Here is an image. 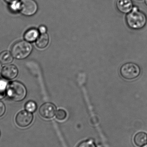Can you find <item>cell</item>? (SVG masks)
<instances>
[{"label":"cell","instance_id":"cell-6","mask_svg":"<svg viewBox=\"0 0 147 147\" xmlns=\"http://www.w3.org/2000/svg\"><path fill=\"white\" fill-rule=\"evenodd\" d=\"M33 120V116L31 112L22 111L16 117V124L21 127H26L30 125Z\"/></svg>","mask_w":147,"mask_h":147},{"label":"cell","instance_id":"cell-9","mask_svg":"<svg viewBox=\"0 0 147 147\" xmlns=\"http://www.w3.org/2000/svg\"><path fill=\"white\" fill-rule=\"evenodd\" d=\"M18 70L16 66L14 65H8L3 68L1 75L3 78L8 80H13L17 77Z\"/></svg>","mask_w":147,"mask_h":147},{"label":"cell","instance_id":"cell-22","mask_svg":"<svg viewBox=\"0 0 147 147\" xmlns=\"http://www.w3.org/2000/svg\"><path fill=\"white\" fill-rule=\"evenodd\" d=\"M2 70V65L1 63H0V73H1V71Z\"/></svg>","mask_w":147,"mask_h":147},{"label":"cell","instance_id":"cell-24","mask_svg":"<svg viewBox=\"0 0 147 147\" xmlns=\"http://www.w3.org/2000/svg\"><path fill=\"white\" fill-rule=\"evenodd\" d=\"M142 147H147V145L146 144V145H145V146H143Z\"/></svg>","mask_w":147,"mask_h":147},{"label":"cell","instance_id":"cell-12","mask_svg":"<svg viewBox=\"0 0 147 147\" xmlns=\"http://www.w3.org/2000/svg\"><path fill=\"white\" fill-rule=\"evenodd\" d=\"M134 143L136 146L142 147L147 143V135L144 132H140L134 137Z\"/></svg>","mask_w":147,"mask_h":147},{"label":"cell","instance_id":"cell-23","mask_svg":"<svg viewBox=\"0 0 147 147\" xmlns=\"http://www.w3.org/2000/svg\"><path fill=\"white\" fill-rule=\"evenodd\" d=\"M145 4H146V5L147 6V0H145Z\"/></svg>","mask_w":147,"mask_h":147},{"label":"cell","instance_id":"cell-18","mask_svg":"<svg viewBox=\"0 0 147 147\" xmlns=\"http://www.w3.org/2000/svg\"><path fill=\"white\" fill-rule=\"evenodd\" d=\"M77 147H96L94 142L91 140L83 142Z\"/></svg>","mask_w":147,"mask_h":147},{"label":"cell","instance_id":"cell-14","mask_svg":"<svg viewBox=\"0 0 147 147\" xmlns=\"http://www.w3.org/2000/svg\"><path fill=\"white\" fill-rule=\"evenodd\" d=\"M8 9L9 12L13 14H17L20 13L21 9V0L15 1L8 4Z\"/></svg>","mask_w":147,"mask_h":147},{"label":"cell","instance_id":"cell-21","mask_svg":"<svg viewBox=\"0 0 147 147\" xmlns=\"http://www.w3.org/2000/svg\"><path fill=\"white\" fill-rule=\"evenodd\" d=\"M6 3L9 4L10 3L13 2L15 1H20V0H3Z\"/></svg>","mask_w":147,"mask_h":147},{"label":"cell","instance_id":"cell-2","mask_svg":"<svg viewBox=\"0 0 147 147\" xmlns=\"http://www.w3.org/2000/svg\"><path fill=\"white\" fill-rule=\"evenodd\" d=\"M7 95L10 99L16 102L22 101L27 94L25 86L19 81H14L9 83L7 88Z\"/></svg>","mask_w":147,"mask_h":147},{"label":"cell","instance_id":"cell-4","mask_svg":"<svg viewBox=\"0 0 147 147\" xmlns=\"http://www.w3.org/2000/svg\"><path fill=\"white\" fill-rule=\"evenodd\" d=\"M121 76L127 80L137 78L141 73L140 66L133 63H127L121 67L120 71Z\"/></svg>","mask_w":147,"mask_h":147},{"label":"cell","instance_id":"cell-15","mask_svg":"<svg viewBox=\"0 0 147 147\" xmlns=\"http://www.w3.org/2000/svg\"><path fill=\"white\" fill-rule=\"evenodd\" d=\"M7 82L0 79V99H2L7 94Z\"/></svg>","mask_w":147,"mask_h":147},{"label":"cell","instance_id":"cell-8","mask_svg":"<svg viewBox=\"0 0 147 147\" xmlns=\"http://www.w3.org/2000/svg\"><path fill=\"white\" fill-rule=\"evenodd\" d=\"M116 6L117 10L124 14L130 13L134 6L132 0H117Z\"/></svg>","mask_w":147,"mask_h":147},{"label":"cell","instance_id":"cell-1","mask_svg":"<svg viewBox=\"0 0 147 147\" xmlns=\"http://www.w3.org/2000/svg\"><path fill=\"white\" fill-rule=\"evenodd\" d=\"M147 20L146 14L137 6H134L132 11L127 14L126 17L127 25L133 30H140L144 28Z\"/></svg>","mask_w":147,"mask_h":147},{"label":"cell","instance_id":"cell-5","mask_svg":"<svg viewBox=\"0 0 147 147\" xmlns=\"http://www.w3.org/2000/svg\"><path fill=\"white\" fill-rule=\"evenodd\" d=\"M20 13L26 16H32L38 12L39 6L35 0H21Z\"/></svg>","mask_w":147,"mask_h":147},{"label":"cell","instance_id":"cell-3","mask_svg":"<svg viewBox=\"0 0 147 147\" xmlns=\"http://www.w3.org/2000/svg\"><path fill=\"white\" fill-rule=\"evenodd\" d=\"M33 47L26 40H21L15 43L12 48L11 53L14 58L23 59L27 57L32 52Z\"/></svg>","mask_w":147,"mask_h":147},{"label":"cell","instance_id":"cell-10","mask_svg":"<svg viewBox=\"0 0 147 147\" xmlns=\"http://www.w3.org/2000/svg\"><path fill=\"white\" fill-rule=\"evenodd\" d=\"M39 32L38 29L35 28H30L24 34V39L28 42H33L36 40L39 37Z\"/></svg>","mask_w":147,"mask_h":147},{"label":"cell","instance_id":"cell-11","mask_svg":"<svg viewBox=\"0 0 147 147\" xmlns=\"http://www.w3.org/2000/svg\"><path fill=\"white\" fill-rule=\"evenodd\" d=\"M49 36L46 33L42 34L36 40L35 44L38 48L44 49L47 46L49 43Z\"/></svg>","mask_w":147,"mask_h":147},{"label":"cell","instance_id":"cell-7","mask_svg":"<svg viewBox=\"0 0 147 147\" xmlns=\"http://www.w3.org/2000/svg\"><path fill=\"white\" fill-rule=\"evenodd\" d=\"M39 113L43 118L51 119L56 114V106L52 103H45L39 108Z\"/></svg>","mask_w":147,"mask_h":147},{"label":"cell","instance_id":"cell-16","mask_svg":"<svg viewBox=\"0 0 147 147\" xmlns=\"http://www.w3.org/2000/svg\"><path fill=\"white\" fill-rule=\"evenodd\" d=\"M25 109L29 112H33L36 111L37 106L36 103L33 101H29L25 105Z\"/></svg>","mask_w":147,"mask_h":147},{"label":"cell","instance_id":"cell-13","mask_svg":"<svg viewBox=\"0 0 147 147\" xmlns=\"http://www.w3.org/2000/svg\"><path fill=\"white\" fill-rule=\"evenodd\" d=\"M13 57L11 53L7 51H3L0 53V63L3 65H7L12 63Z\"/></svg>","mask_w":147,"mask_h":147},{"label":"cell","instance_id":"cell-19","mask_svg":"<svg viewBox=\"0 0 147 147\" xmlns=\"http://www.w3.org/2000/svg\"><path fill=\"white\" fill-rule=\"evenodd\" d=\"M6 111V107L4 104L0 101V117L2 116Z\"/></svg>","mask_w":147,"mask_h":147},{"label":"cell","instance_id":"cell-17","mask_svg":"<svg viewBox=\"0 0 147 147\" xmlns=\"http://www.w3.org/2000/svg\"><path fill=\"white\" fill-rule=\"evenodd\" d=\"M56 117L60 121H63L67 116L66 111L63 109H59L56 113Z\"/></svg>","mask_w":147,"mask_h":147},{"label":"cell","instance_id":"cell-20","mask_svg":"<svg viewBox=\"0 0 147 147\" xmlns=\"http://www.w3.org/2000/svg\"><path fill=\"white\" fill-rule=\"evenodd\" d=\"M38 31H39V32L41 33V34H45L46 33L47 31V28L44 25H41L39 27Z\"/></svg>","mask_w":147,"mask_h":147}]
</instances>
